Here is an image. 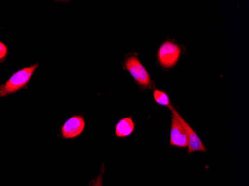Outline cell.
I'll return each mask as SVG.
<instances>
[{"mask_svg":"<svg viewBox=\"0 0 249 186\" xmlns=\"http://www.w3.org/2000/svg\"><path fill=\"white\" fill-rule=\"evenodd\" d=\"M8 49L6 44L0 41V63H4L8 57Z\"/></svg>","mask_w":249,"mask_h":186,"instance_id":"9c48e42d","label":"cell"},{"mask_svg":"<svg viewBox=\"0 0 249 186\" xmlns=\"http://www.w3.org/2000/svg\"><path fill=\"white\" fill-rule=\"evenodd\" d=\"M134 128L135 124L133 121L132 116L122 118L116 124V137L120 138H126L134 132Z\"/></svg>","mask_w":249,"mask_h":186,"instance_id":"52a82bcc","label":"cell"},{"mask_svg":"<svg viewBox=\"0 0 249 186\" xmlns=\"http://www.w3.org/2000/svg\"><path fill=\"white\" fill-rule=\"evenodd\" d=\"M178 116L179 119H180V122L182 123L186 133H187V139H188V145H187V148H188L187 153H188V154H191V153L197 152V151L207 152L206 148L200 139L198 134L189 125L188 123L181 117L180 113H179Z\"/></svg>","mask_w":249,"mask_h":186,"instance_id":"8992f818","label":"cell"},{"mask_svg":"<svg viewBox=\"0 0 249 186\" xmlns=\"http://www.w3.org/2000/svg\"><path fill=\"white\" fill-rule=\"evenodd\" d=\"M85 121L79 115L72 116L61 127V136L64 139H74L83 133Z\"/></svg>","mask_w":249,"mask_h":186,"instance_id":"5b68a950","label":"cell"},{"mask_svg":"<svg viewBox=\"0 0 249 186\" xmlns=\"http://www.w3.org/2000/svg\"><path fill=\"white\" fill-rule=\"evenodd\" d=\"M124 69H126L141 89H152L155 84L152 81L149 72L141 64L138 56L130 54L124 61Z\"/></svg>","mask_w":249,"mask_h":186,"instance_id":"7a4b0ae2","label":"cell"},{"mask_svg":"<svg viewBox=\"0 0 249 186\" xmlns=\"http://www.w3.org/2000/svg\"><path fill=\"white\" fill-rule=\"evenodd\" d=\"M172 113L171 129L169 136L170 146L177 148H187L188 145L187 133L184 129L182 123L179 119V113L173 105L169 107Z\"/></svg>","mask_w":249,"mask_h":186,"instance_id":"277c9868","label":"cell"},{"mask_svg":"<svg viewBox=\"0 0 249 186\" xmlns=\"http://www.w3.org/2000/svg\"><path fill=\"white\" fill-rule=\"evenodd\" d=\"M104 171V164H103L102 167H101L100 173H99V176L93 180L90 186H103V178Z\"/></svg>","mask_w":249,"mask_h":186,"instance_id":"30bf717a","label":"cell"},{"mask_svg":"<svg viewBox=\"0 0 249 186\" xmlns=\"http://www.w3.org/2000/svg\"><path fill=\"white\" fill-rule=\"evenodd\" d=\"M153 98L158 105L163 106L168 108L172 105L169 96L163 91L155 89L153 92Z\"/></svg>","mask_w":249,"mask_h":186,"instance_id":"ba28073f","label":"cell"},{"mask_svg":"<svg viewBox=\"0 0 249 186\" xmlns=\"http://www.w3.org/2000/svg\"><path fill=\"white\" fill-rule=\"evenodd\" d=\"M181 55V49L174 41L166 40L157 51L158 64L163 68H172L178 62Z\"/></svg>","mask_w":249,"mask_h":186,"instance_id":"3957f363","label":"cell"},{"mask_svg":"<svg viewBox=\"0 0 249 186\" xmlns=\"http://www.w3.org/2000/svg\"><path fill=\"white\" fill-rule=\"evenodd\" d=\"M38 66V64H34L15 72L4 85L0 86V97H5L26 88Z\"/></svg>","mask_w":249,"mask_h":186,"instance_id":"6da1fadb","label":"cell"}]
</instances>
